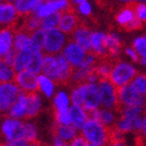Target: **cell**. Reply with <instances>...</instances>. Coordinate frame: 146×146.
I'll return each mask as SVG.
<instances>
[{
  "instance_id": "6da1fadb",
  "label": "cell",
  "mask_w": 146,
  "mask_h": 146,
  "mask_svg": "<svg viewBox=\"0 0 146 146\" xmlns=\"http://www.w3.org/2000/svg\"><path fill=\"white\" fill-rule=\"evenodd\" d=\"M117 92V107L115 113L119 116L123 109L127 106H141L144 107L146 103V96L139 93L131 84L124 85L122 87H116Z\"/></svg>"
},
{
  "instance_id": "7a4b0ae2",
  "label": "cell",
  "mask_w": 146,
  "mask_h": 146,
  "mask_svg": "<svg viewBox=\"0 0 146 146\" xmlns=\"http://www.w3.org/2000/svg\"><path fill=\"white\" fill-rule=\"evenodd\" d=\"M137 74L138 70L135 68L118 59L112 68L110 80L115 87H122L124 85L129 84L135 79Z\"/></svg>"
},
{
  "instance_id": "3957f363",
  "label": "cell",
  "mask_w": 146,
  "mask_h": 146,
  "mask_svg": "<svg viewBox=\"0 0 146 146\" xmlns=\"http://www.w3.org/2000/svg\"><path fill=\"white\" fill-rule=\"evenodd\" d=\"M81 134L88 140L89 143L104 146L108 140V129L96 120L87 119L81 129Z\"/></svg>"
},
{
  "instance_id": "277c9868",
  "label": "cell",
  "mask_w": 146,
  "mask_h": 146,
  "mask_svg": "<svg viewBox=\"0 0 146 146\" xmlns=\"http://www.w3.org/2000/svg\"><path fill=\"white\" fill-rule=\"evenodd\" d=\"M1 134L5 141H15L19 139H25L26 124L19 118L6 116L1 123Z\"/></svg>"
},
{
  "instance_id": "5b68a950",
  "label": "cell",
  "mask_w": 146,
  "mask_h": 146,
  "mask_svg": "<svg viewBox=\"0 0 146 146\" xmlns=\"http://www.w3.org/2000/svg\"><path fill=\"white\" fill-rule=\"evenodd\" d=\"M21 88L16 82L0 83V111L1 113H7L11 107L17 101L21 92Z\"/></svg>"
},
{
  "instance_id": "8992f818",
  "label": "cell",
  "mask_w": 146,
  "mask_h": 146,
  "mask_svg": "<svg viewBox=\"0 0 146 146\" xmlns=\"http://www.w3.org/2000/svg\"><path fill=\"white\" fill-rule=\"evenodd\" d=\"M65 44L64 33L59 28H52L46 31V40L44 46L45 54H58Z\"/></svg>"
},
{
  "instance_id": "52a82bcc",
  "label": "cell",
  "mask_w": 146,
  "mask_h": 146,
  "mask_svg": "<svg viewBox=\"0 0 146 146\" xmlns=\"http://www.w3.org/2000/svg\"><path fill=\"white\" fill-rule=\"evenodd\" d=\"M98 87L101 92L102 105L104 108L111 109L115 112L117 107V92L111 80H101L98 81Z\"/></svg>"
},
{
  "instance_id": "ba28073f",
  "label": "cell",
  "mask_w": 146,
  "mask_h": 146,
  "mask_svg": "<svg viewBox=\"0 0 146 146\" xmlns=\"http://www.w3.org/2000/svg\"><path fill=\"white\" fill-rule=\"evenodd\" d=\"M81 21L82 20L79 18L76 13V9L72 4L70 7L62 11V16L59 21L58 28L64 34L72 35L74 31L77 29V27L80 25Z\"/></svg>"
},
{
  "instance_id": "9c48e42d",
  "label": "cell",
  "mask_w": 146,
  "mask_h": 146,
  "mask_svg": "<svg viewBox=\"0 0 146 146\" xmlns=\"http://www.w3.org/2000/svg\"><path fill=\"white\" fill-rule=\"evenodd\" d=\"M62 53L72 63V65H74L75 68H80L84 62L87 52L76 42H74L73 39H70L68 44L62 51Z\"/></svg>"
},
{
  "instance_id": "30bf717a",
  "label": "cell",
  "mask_w": 146,
  "mask_h": 146,
  "mask_svg": "<svg viewBox=\"0 0 146 146\" xmlns=\"http://www.w3.org/2000/svg\"><path fill=\"white\" fill-rule=\"evenodd\" d=\"M15 82L19 85V87L26 92H34L39 90L38 76L28 70H21L16 74Z\"/></svg>"
},
{
  "instance_id": "8fae6325",
  "label": "cell",
  "mask_w": 146,
  "mask_h": 146,
  "mask_svg": "<svg viewBox=\"0 0 146 146\" xmlns=\"http://www.w3.org/2000/svg\"><path fill=\"white\" fill-rule=\"evenodd\" d=\"M91 35H92V32L90 27H88L84 21H81L80 25L70 35V39H73L74 42H76L78 45L81 46L86 52H91L92 51Z\"/></svg>"
},
{
  "instance_id": "7c38bea8",
  "label": "cell",
  "mask_w": 146,
  "mask_h": 146,
  "mask_svg": "<svg viewBox=\"0 0 146 146\" xmlns=\"http://www.w3.org/2000/svg\"><path fill=\"white\" fill-rule=\"evenodd\" d=\"M135 3L136 1L127 2L125 5L119 9V11L115 16V21L118 23V25L120 26L121 30L124 31V29L138 17L135 9Z\"/></svg>"
},
{
  "instance_id": "4fadbf2b",
  "label": "cell",
  "mask_w": 146,
  "mask_h": 146,
  "mask_svg": "<svg viewBox=\"0 0 146 146\" xmlns=\"http://www.w3.org/2000/svg\"><path fill=\"white\" fill-rule=\"evenodd\" d=\"M19 15L15 4L7 0H0V26H9L17 22Z\"/></svg>"
},
{
  "instance_id": "5bb4252c",
  "label": "cell",
  "mask_w": 146,
  "mask_h": 146,
  "mask_svg": "<svg viewBox=\"0 0 146 146\" xmlns=\"http://www.w3.org/2000/svg\"><path fill=\"white\" fill-rule=\"evenodd\" d=\"M18 20L16 23L9 26H5V28L0 30V58L14 48L15 32L17 29Z\"/></svg>"
},
{
  "instance_id": "9a60e30c",
  "label": "cell",
  "mask_w": 146,
  "mask_h": 146,
  "mask_svg": "<svg viewBox=\"0 0 146 146\" xmlns=\"http://www.w3.org/2000/svg\"><path fill=\"white\" fill-rule=\"evenodd\" d=\"M84 90V106L83 107L98 108L102 104L100 87L96 83H85L83 84Z\"/></svg>"
},
{
  "instance_id": "2e32d148",
  "label": "cell",
  "mask_w": 146,
  "mask_h": 146,
  "mask_svg": "<svg viewBox=\"0 0 146 146\" xmlns=\"http://www.w3.org/2000/svg\"><path fill=\"white\" fill-rule=\"evenodd\" d=\"M27 98H28V92L21 90L17 101L15 102V104L11 106L5 115L19 119H25L27 112Z\"/></svg>"
},
{
  "instance_id": "e0dca14e",
  "label": "cell",
  "mask_w": 146,
  "mask_h": 146,
  "mask_svg": "<svg viewBox=\"0 0 146 146\" xmlns=\"http://www.w3.org/2000/svg\"><path fill=\"white\" fill-rule=\"evenodd\" d=\"M78 131L79 129L76 127H74L73 124H62L56 121H54L51 129L52 135L58 136L66 143L72 142L75 139V137L78 135Z\"/></svg>"
},
{
  "instance_id": "ac0fdd59",
  "label": "cell",
  "mask_w": 146,
  "mask_h": 146,
  "mask_svg": "<svg viewBox=\"0 0 146 146\" xmlns=\"http://www.w3.org/2000/svg\"><path fill=\"white\" fill-rule=\"evenodd\" d=\"M42 74L46 75L47 77L53 80L56 85L59 84V73L58 65H57L56 56L53 54H45L44 61H42Z\"/></svg>"
},
{
  "instance_id": "d6986e66",
  "label": "cell",
  "mask_w": 146,
  "mask_h": 146,
  "mask_svg": "<svg viewBox=\"0 0 146 146\" xmlns=\"http://www.w3.org/2000/svg\"><path fill=\"white\" fill-rule=\"evenodd\" d=\"M70 5H72V2L70 0H54V1H50V2H46L42 6V9L37 15L40 18H44L50 14H53L55 11H64Z\"/></svg>"
},
{
  "instance_id": "ffe728a7",
  "label": "cell",
  "mask_w": 146,
  "mask_h": 146,
  "mask_svg": "<svg viewBox=\"0 0 146 146\" xmlns=\"http://www.w3.org/2000/svg\"><path fill=\"white\" fill-rule=\"evenodd\" d=\"M91 47L92 51L98 55V58L110 57L106 48V34L101 32H94L91 35Z\"/></svg>"
},
{
  "instance_id": "44dd1931",
  "label": "cell",
  "mask_w": 146,
  "mask_h": 146,
  "mask_svg": "<svg viewBox=\"0 0 146 146\" xmlns=\"http://www.w3.org/2000/svg\"><path fill=\"white\" fill-rule=\"evenodd\" d=\"M42 107V100L38 96L37 91L34 92H28L27 98V112H26L25 120H30L35 116L38 115Z\"/></svg>"
},
{
  "instance_id": "7402d4cb",
  "label": "cell",
  "mask_w": 146,
  "mask_h": 146,
  "mask_svg": "<svg viewBox=\"0 0 146 146\" xmlns=\"http://www.w3.org/2000/svg\"><path fill=\"white\" fill-rule=\"evenodd\" d=\"M68 112H70L72 124H73L74 127H76L79 131L82 129L83 125H84L86 120H87V116H86L84 108L80 107V106H76V105H73L68 109Z\"/></svg>"
},
{
  "instance_id": "603a6c76",
  "label": "cell",
  "mask_w": 146,
  "mask_h": 146,
  "mask_svg": "<svg viewBox=\"0 0 146 146\" xmlns=\"http://www.w3.org/2000/svg\"><path fill=\"white\" fill-rule=\"evenodd\" d=\"M31 44V33L24 29H17L15 32L14 48L19 52L21 50L29 49Z\"/></svg>"
},
{
  "instance_id": "cb8c5ba5",
  "label": "cell",
  "mask_w": 146,
  "mask_h": 146,
  "mask_svg": "<svg viewBox=\"0 0 146 146\" xmlns=\"http://www.w3.org/2000/svg\"><path fill=\"white\" fill-rule=\"evenodd\" d=\"M122 46L123 44L116 34H106V48L110 57H117L118 54L120 53Z\"/></svg>"
},
{
  "instance_id": "d4e9b609",
  "label": "cell",
  "mask_w": 146,
  "mask_h": 146,
  "mask_svg": "<svg viewBox=\"0 0 146 146\" xmlns=\"http://www.w3.org/2000/svg\"><path fill=\"white\" fill-rule=\"evenodd\" d=\"M22 18H23V24L18 29H24V30L29 32V33H32L36 29L40 28L42 18L39 17L37 14H35V13H31V14Z\"/></svg>"
},
{
  "instance_id": "484cf974",
  "label": "cell",
  "mask_w": 146,
  "mask_h": 146,
  "mask_svg": "<svg viewBox=\"0 0 146 146\" xmlns=\"http://www.w3.org/2000/svg\"><path fill=\"white\" fill-rule=\"evenodd\" d=\"M46 40V30L42 28H38L31 33V44L29 50L33 53L37 51H42Z\"/></svg>"
},
{
  "instance_id": "4316f807",
  "label": "cell",
  "mask_w": 146,
  "mask_h": 146,
  "mask_svg": "<svg viewBox=\"0 0 146 146\" xmlns=\"http://www.w3.org/2000/svg\"><path fill=\"white\" fill-rule=\"evenodd\" d=\"M39 1L40 0H16L14 4L16 6L19 17L22 18L31 14Z\"/></svg>"
},
{
  "instance_id": "83f0119b",
  "label": "cell",
  "mask_w": 146,
  "mask_h": 146,
  "mask_svg": "<svg viewBox=\"0 0 146 146\" xmlns=\"http://www.w3.org/2000/svg\"><path fill=\"white\" fill-rule=\"evenodd\" d=\"M31 55H32V52H31L29 49H26V50H21L17 53V57H16V60L14 62V68L15 72L16 73H19L21 70H26L27 65H28V62L31 58Z\"/></svg>"
},
{
  "instance_id": "f1b7e54d",
  "label": "cell",
  "mask_w": 146,
  "mask_h": 146,
  "mask_svg": "<svg viewBox=\"0 0 146 146\" xmlns=\"http://www.w3.org/2000/svg\"><path fill=\"white\" fill-rule=\"evenodd\" d=\"M44 53L42 51H37V52H33L32 55H31V58L28 62V65L26 70H30L32 73L36 74H40L42 72V61H44Z\"/></svg>"
},
{
  "instance_id": "f546056e",
  "label": "cell",
  "mask_w": 146,
  "mask_h": 146,
  "mask_svg": "<svg viewBox=\"0 0 146 146\" xmlns=\"http://www.w3.org/2000/svg\"><path fill=\"white\" fill-rule=\"evenodd\" d=\"M62 16V11H55L53 14H50L46 17L42 18L40 21V28H42L44 30H49V29L55 28L56 26H58L60 18Z\"/></svg>"
},
{
  "instance_id": "4dcf8cb0",
  "label": "cell",
  "mask_w": 146,
  "mask_h": 146,
  "mask_svg": "<svg viewBox=\"0 0 146 146\" xmlns=\"http://www.w3.org/2000/svg\"><path fill=\"white\" fill-rule=\"evenodd\" d=\"M117 114H116L113 110L111 109H102L98 111V121L101 122L102 124H104L106 127H111V125H114L117 121Z\"/></svg>"
},
{
  "instance_id": "1f68e13d",
  "label": "cell",
  "mask_w": 146,
  "mask_h": 146,
  "mask_svg": "<svg viewBox=\"0 0 146 146\" xmlns=\"http://www.w3.org/2000/svg\"><path fill=\"white\" fill-rule=\"evenodd\" d=\"M38 86L39 90L45 94L47 98H51L54 92V86L55 83L53 80H51L49 77H47L44 74L38 75Z\"/></svg>"
},
{
  "instance_id": "d6a6232c",
  "label": "cell",
  "mask_w": 146,
  "mask_h": 146,
  "mask_svg": "<svg viewBox=\"0 0 146 146\" xmlns=\"http://www.w3.org/2000/svg\"><path fill=\"white\" fill-rule=\"evenodd\" d=\"M68 94L63 91H60L55 96L53 105V111L55 112H68Z\"/></svg>"
},
{
  "instance_id": "836d02e7",
  "label": "cell",
  "mask_w": 146,
  "mask_h": 146,
  "mask_svg": "<svg viewBox=\"0 0 146 146\" xmlns=\"http://www.w3.org/2000/svg\"><path fill=\"white\" fill-rule=\"evenodd\" d=\"M16 72L14 68L6 64L5 62L1 60L0 62V83H6V82H15L16 79Z\"/></svg>"
},
{
  "instance_id": "e575fe53",
  "label": "cell",
  "mask_w": 146,
  "mask_h": 146,
  "mask_svg": "<svg viewBox=\"0 0 146 146\" xmlns=\"http://www.w3.org/2000/svg\"><path fill=\"white\" fill-rule=\"evenodd\" d=\"M70 101L73 105L83 107L84 106V90H83V84L76 86L73 88L72 96H70Z\"/></svg>"
},
{
  "instance_id": "d590c367",
  "label": "cell",
  "mask_w": 146,
  "mask_h": 146,
  "mask_svg": "<svg viewBox=\"0 0 146 146\" xmlns=\"http://www.w3.org/2000/svg\"><path fill=\"white\" fill-rule=\"evenodd\" d=\"M132 85L139 93L146 96V75L138 73L135 79L132 81Z\"/></svg>"
},
{
  "instance_id": "8d00e7d4",
  "label": "cell",
  "mask_w": 146,
  "mask_h": 146,
  "mask_svg": "<svg viewBox=\"0 0 146 146\" xmlns=\"http://www.w3.org/2000/svg\"><path fill=\"white\" fill-rule=\"evenodd\" d=\"M133 49L140 55L142 58H146V39L145 37L140 36L134 40Z\"/></svg>"
},
{
  "instance_id": "74e56055",
  "label": "cell",
  "mask_w": 146,
  "mask_h": 146,
  "mask_svg": "<svg viewBox=\"0 0 146 146\" xmlns=\"http://www.w3.org/2000/svg\"><path fill=\"white\" fill-rule=\"evenodd\" d=\"M26 134H25V139L30 142L37 140V131L36 127L34 124H32L31 122H26Z\"/></svg>"
},
{
  "instance_id": "f35d334b",
  "label": "cell",
  "mask_w": 146,
  "mask_h": 146,
  "mask_svg": "<svg viewBox=\"0 0 146 146\" xmlns=\"http://www.w3.org/2000/svg\"><path fill=\"white\" fill-rule=\"evenodd\" d=\"M17 53H18V51L15 48H13L11 50H9L4 56L1 57V60H2L3 62H5L6 64L13 66L15 60H16V57H17Z\"/></svg>"
},
{
  "instance_id": "ab89813d",
  "label": "cell",
  "mask_w": 146,
  "mask_h": 146,
  "mask_svg": "<svg viewBox=\"0 0 146 146\" xmlns=\"http://www.w3.org/2000/svg\"><path fill=\"white\" fill-rule=\"evenodd\" d=\"M135 9H136V13H137V16L139 17V19L146 24V5L145 4L136 2Z\"/></svg>"
},
{
  "instance_id": "60d3db41",
  "label": "cell",
  "mask_w": 146,
  "mask_h": 146,
  "mask_svg": "<svg viewBox=\"0 0 146 146\" xmlns=\"http://www.w3.org/2000/svg\"><path fill=\"white\" fill-rule=\"evenodd\" d=\"M70 145L72 146H90L88 140L82 135V134H78V135L75 137V139L70 142Z\"/></svg>"
},
{
  "instance_id": "b9f144b4",
  "label": "cell",
  "mask_w": 146,
  "mask_h": 146,
  "mask_svg": "<svg viewBox=\"0 0 146 146\" xmlns=\"http://www.w3.org/2000/svg\"><path fill=\"white\" fill-rule=\"evenodd\" d=\"M29 142L26 139H19L15 141H5L2 146H28Z\"/></svg>"
},
{
  "instance_id": "7bdbcfd3",
  "label": "cell",
  "mask_w": 146,
  "mask_h": 146,
  "mask_svg": "<svg viewBox=\"0 0 146 146\" xmlns=\"http://www.w3.org/2000/svg\"><path fill=\"white\" fill-rule=\"evenodd\" d=\"M79 11L85 16H89L91 14V7H90L89 3L87 2V0H84L83 2L79 3Z\"/></svg>"
},
{
  "instance_id": "ee69618b",
  "label": "cell",
  "mask_w": 146,
  "mask_h": 146,
  "mask_svg": "<svg viewBox=\"0 0 146 146\" xmlns=\"http://www.w3.org/2000/svg\"><path fill=\"white\" fill-rule=\"evenodd\" d=\"M125 53L129 55L131 58H132V60L134 62H140V58H139V54L136 52L134 49H131V48H127L125 49Z\"/></svg>"
},
{
  "instance_id": "f6af8a7d",
  "label": "cell",
  "mask_w": 146,
  "mask_h": 146,
  "mask_svg": "<svg viewBox=\"0 0 146 146\" xmlns=\"http://www.w3.org/2000/svg\"><path fill=\"white\" fill-rule=\"evenodd\" d=\"M139 134L143 136V137L146 138V116L143 117V122H142V127H141V131Z\"/></svg>"
},
{
  "instance_id": "bcb514c9",
  "label": "cell",
  "mask_w": 146,
  "mask_h": 146,
  "mask_svg": "<svg viewBox=\"0 0 146 146\" xmlns=\"http://www.w3.org/2000/svg\"><path fill=\"white\" fill-rule=\"evenodd\" d=\"M28 146H49V145H47V144L42 143V142H40V141L36 140V141H33V142H30Z\"/></svg>"
},
{
  "instance_id": "7dc6e473",
  "label": "cell",
  "mask_w": 146,
  "mask_h": 146,
  "mask_svg": "<svg viewBox=\"0 0 146 146\" xmlns=\"http://www.w3.org/2000/svg\"><path fill=\"white\" fill-rule=\"evenodd\" d=\"M120 1H122V2H131V1H142V2H144L146 0H120Z\"/></svg>"
},
{
  "instance_id": "c3c4849f",
  "label": "cell",
  "mask_w": 146,
  "mask_h": 146,
  "mask_svg": "<svg viewBox=\"0 0 146 146\" xmlns=\"http://www.w3.org/2000/svg\"><path fill=\"white\" fill-rule=\"evenodd\" d=\"M140 63H141V64H143V65H145V66H146V58L140 59Z\"/></svg>"
},
{
  "instance_id": "681fc988",
  "label": "cell",
  "mask_w": 146,
  "mask_h": 146,
  "mask_svg": "<svg viewBox=\"0 0 146 146\" xmlns=\"http://www.w3.org/2000/svg\"><path fill=\"white\" fill-rule=\"evenodd\" d=\"M74 1H75V2H76L77 4H79V3L83 2V1H84V0H74Z\"/></svg>"
},
{
  "instance_id": "f907efd6",
  "label": "cell",
  "mask_w": 146,
  "mask_h": 146,
  "mask_svg": "<svg viewBox=\"0 0 146 146\" xmlns=\"http://www.w3.org/2000/svg\"><path fill=\"white\" fill-rule=\"evenodd\" d=\"M143 112H144V114H146V103H145V105H144V107H143Z\"/></svg>"
},
{
  "instance_id": "816d5d0a",
  "label": "cell",
  "mask_w": 146,
  "mask_h": 146,
  "mask_svg": "<svg viewBox=\"0 0 146 146\" xmlns=\"http://www.w3.org/2000/svg\"><path fill=\"white\" fill-rule=\"evenodd\" d=\"M62 146H72V145H70V143H64Z\"/></svg>"
},
{
  "instance_id": "f5cc1de1",
  "label": "cell",
  "mask_w": 146,
  "mask_h": 146,
  "mask_svg": "<svg viewBox=\"0 0 146 146\" xmlns=\"http://www.w3.org/2000/svg\"><path fill=\"white\" fill-rule=\"evenodd\" d=\"M3 143H4V141H2V140H1V138H0V146L2 145Z\"/></svg>"
},
{
  "instance_id": "db71d44e",
  "label": "cell",
  "mask_w": 146,
  "mask_h": 146,
  "mask_svg": "<svg viewBox=\"0 0 146 146\" xmlns=\"http://www.w3.org/2000/svg\"><path fill=\"white\" fill-rule=\"evenodd\" d=\"M90 146H102V145H98V144H92V143H91V144H90Z\"/></svg>"
},
{
  "instance_id": "11a10c76",
  "label": "cell",
  "mask_w": 146,
  "mask_h": 146,
  "mask_svg": "<svg viewBox=\"0 0 146 146\" xmlns=\"http://www.w3.org/2000/svg\"><path fill=\"white\" fill-rule=\"evenodd\" d=\"M46 2H50V1H54V0H45Z\"/></svg>"
},
{
  "instance_id": "9f6ffc18",
  "label": "cell",
  "mask_w": 146,
  "mask_h": 146,
  "mask_svg": "<svg viewBox=\"0 0 146 146\" xmlns=\"http://www.w3.org/2000/svg\"><path fill=\"white\" fill-rule=\"evenodd\" d=\"M143 146H146V143H145V144H144V145H143Z\"/></svg>"
},
{
  "instance_id": "6f0895ef",
  "label": "cell",
  "mask_w": 146,
  "mask_h": 146,
  "mask_svg": "<svg viewBox=\"0 0 146 146\" xmlns=\"http://www.w3.org/2000/svg\"><path fill=\"white\" fill-rule=\"evenodd\" d=\"M0 62H1V58H0Z\"/></svg>"
},
{
  "instance_id": "680465c9",
  "label": "cell",
  "mask_w": 146,
  "mask_h": 146,
  "mask_svg": "<svg viewBox=\"0 0 146 146\" xmlns=\"http://www.w3.org/2000/svg\"><path fill=\"white\" fill-rule=\"evenodd\" d=\"M145 39H146V35H145Z\"/></svg>"
},
{
  "instance_id": "91938a15",
  "label": "cell",
  "mask_w": 146,
  "mask_h": 146,
  "mask_svg": "<svg viewBox=\"0 0 146 146\" xmlns=\"http://www.w3.org/2000/svg\"><path fill=\"white\" fill-rule=\"evenodd\" d=\"M2 145H3V144H2ZM2 145H1V146H2Z\"/></svg>"
}]
</instances>
